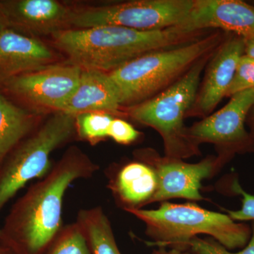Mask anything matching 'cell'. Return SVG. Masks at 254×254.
<instances>
[{
	"label": "cell",
	"instance_id": "obj_15",
	"mask_svg": "<svg viewBox=\"0 0 254 254\" xmlns=\"http://www.w3.org/2000/svg\"><path fill=\"white\" fill-rule=\"evenodd\" d=\"M244 38L239 37L225 42L217 50L209 64L204 83L195 101L200 113H210L226 96L237 64L244 55Z\"/></svg>",
	"mask_w": 254,
	"mask_h": 254
},
{
	"label": "cell",
	"instance_id": "obj_22",
	"mask_svg": "<svg viewBox=\"0 0 254 254\" xmlns=\"http://www.w3.org/2000/svg\"><path fill=\"white\" fill-rule=\"evenodd\" d=\"M252 89H254V60L243 55L237 64L226 96L232 97L240 92Z\"/></svg>",
	"mask_w": 254,
	"mask_h": 254
},
{
	"label": "cell",
	"instance_id": "obj_29",
	"mask_svg": "<svg viewBox=\"0 0 254 254\" xmlns=\"http://www.w3.org/2000/svg\"></svg>",
	"mask_w": 254,
	"mask_h": 254
},
{
	"label": "cell",
	"instance_id": "obj_23",
	"mask_svg": "<svg viewBox=\"0 0 254 254\" xmlns=\"http://www.w3.org/2000/svg\"><path fill=\"white\" fill-rule=\"evenodd\" d=\"M230 189L235 194L242 196V207L240 210H227V215L235 221L254 222V195L244 190L237 180L232 182Z\"/></svg>",
	"mask_w": 254,
	"mask_h": 254
},
{
	"label": "cell",
	"instance_id": "obj_26",
	"mask_svg": "<svg viewBox=\"0 0 254 254\" xmlns=\"http://www.w3.org/2000/svg\"><path fill=\"white\" fill-rule=\"evenodd\" d=\"M151 254H195L192 252H187V251H182L177 250V249H172L170 250H166L165 249L160 247L159 250H155L152 252Z\"/></svg>",
	"mask_w": 254,
	"mask_h": 254
},
{
	"label": "cell",
	"instance_id": "obj_28",
	"mask_svg": "<svg viewBox=\"0 0 254 254\" xmlns=\"http://www.w3.org/2000/svg\"><path fill=\"white\" fill-rule=\"evenodd\" d=\"M7 27H6V24H5L4 19H3L2 16L0 14V32L3 31Z\"/></svg>",
	"mask_w": 254,
	"mask_h": 254
},
{
	"label": "cell",
	"instance_id": "obj_8",
	"mask_svg": "<svg viewBox=\"0 0 254 254\" xmlns=\"http://www.w3.org/2000/svg\"><path fill=\"white\" fill-rule=\"evenodd\" d=\"M136 155L137 160L153 169L158 179V189L150 203L177 198L204 199L200 193L201 181L211 177L222 163L220 159L213 158L198 163H187L181 159L161 158L153 150H141Z\"/></svg>",
	"mask_w": 254,
	"mask_h": 254
},
{
	"label": "cell",
	"instance_id": "obj_14",
	"mask_svg": "<svg viewBox=\"0 0 254 254\" xmlns=\"http://www.w3.org/2000/svg\"><path fill=\"white\" fill-rule=\"evenodd\" d=\"M120 95L109 73L83 69L76 89L60 112L76 117L82 113L101 112L118 115Z\"/></svg>",
	"mask_w": 254,
	"mask_h": 254
},
{
	"label": "cell",
	"instance_id": "obj_3",
	"mask_svg": "<svg viewBox=\"0 0 254 254\" xmlns=\"http://www.w3.org/2000/svg\"><path fill=\"white\" fill-rule=\"evenodd\" d=\"M145 224L151 245L182 250L184 245L200 234L210 235L228 250L243 249L252 237V227L236 222L226 214L210 211L194 203L162 202L155 210L127 209Z\"/></svg>",
	"mask_w": 254,
	"mask_h": 254
},
{
	"label": "cell",
	"instance_id": "obj_1",
	"mask_svg": "<svg viewBox=\"0 0 254 254\" xmlns=\"http://www.w3.org/2000/svg\"><path fill=\"white\" fill-rule=\"evenodd\" d=\"M99 166L76 147L29 187L10 209L0 240L16 254H46L64 226V198L73 182L91 178Z\"/></svg>",
	"mask_w": 254,
	"mask_h": 254
},
{
	"label": "cell",
	"instance_id": "obj_11",
	"mask_svg": "<svg viewBox=\"0 0 254 254\" xmlns=\"http://www.w3.org/2000/svg\"><path fill=\"white\" fill-rule=\"evenodd\" d=\"M177 28L190 34L220 28L244 39L254 38V6L240 0H193L188 16Z\"/></svg>",
	"mask_w": 254,
	"mask_h": 254
},
{
	"label": "cell",
	"instance_id": "obj_16",
	"mask_svg": "<svg viewBox=\"0 0 254 254\" xmlns=\"http://www.w3.org/2000/svg\"><path fill=\"white\" fill-rule=\"evenodd\" d=\"M108 187L124 210L139 209L150 204L158 189V179L150 165L137 160L112 175Z\"/></svg>",
	"mask_w": 254,
	"mask_h": 254
},
{
	"label": "cell",
	"instance_id": "obj_25",
	"mask_svg": "<svg viewBox=\"0 0 254 254\" xmlns=\"http://www.w3.org/2000/svg\"><path fill=\"white\" fill-rule=\"evenodd\" d=\"M245 48H244V55L251 59L254 60V38L244 39Z\"/></svg>",
	"mask_w": 254,
	"mask_h": 254
},
{
	"label": "cell",
	"instance_id": "obj_12",
	"mask_svg": "<svg viewBox=\"0 0 254 254\" xmlns=\"http://www.w3.org/2000/svg\"><path fill=\"white\" fill-rule=\"evenodd\" d=\"M71 11L55 0L0 1V14L6 27L23 35H53L64 31L70 26Z\"/></svg>",
	"mask_w": 254,
	"mask_h": 254
},
{
	"label": "cell",
	"instance_id": "obj_10",
	"mask_svg": "<svg viewBox=\"0 0 254 254\" xmlns=\"http://www.w3.org/2000/svg\"><path fill=\"white\" fill-rule=\"evenodd\" d=\"M253 106L254 89L232 95L221 110L187 128V136L196 147L207 142L230 152L249 150L253 141L246 131L245 124Z\"/></svg>",
	"mask_w": 254,
	"mask_h": 254
},
{
	"label": "cell",
	"instance_id": "obj_19",
	"mask_svg": "<svg viewBox=\"0 0 254 254\" xmlns=\"http://www.w3.org/2000/svg\"><path fill=\"white\" fill-rule=\"evenodd\" d=\"M113 115L101 112L82 113L75 117L76 133L81 139L95 145L108 137Z\"/></svg>",
	"mask_w": 254,
	"mask_h": 254
},
{
	"label": "cell",
	"instance_id": "obj_6",
	"mask_svg": "<svg viewBox=\"0 0 254 254\" xmlns=\"http://www.w3.org/2000/svg\"><path fill=\"white\" fill-rule=\"evenodd\" d=\"M75 134V117L57 111L15 147L0 167V211L28 182L49 173L53 152Z\"/></svg>",
	"mask_w": 254,
	"mask_h": 254
},
{
	"label": "cell",
	"instance_id": "obj_17",
	"mask_svg": "<svg viewBox=\"0 0 254 254\" xmlns=\"http://www.w3.org/2000/svg\"><path fill=\"white\" fill-rule=\"evenodd\" d=\"M35 116L0 94V167L6 157L34 131Z\"/></svg>",
	"mask_w": 254,
	"mask_h": 254
},
{
	"label": "cell",
	"instance_id": "obj_27",
	"mask_svg": "<svg viewBox=\"0 0 254 254\" xmlns=\"http://www.w3.org/2000/svg\"><path fill=\"white\" fill-rule=\"evenodd\" d=\"M0 254H16L14 251L4 243L2 240H0Z\"/></svg>",
	"mask_w": 254,
	"mask_h": 254
},
{
	"label": "cell",
	"instance_id": "obj_20",
	"mask_svg": "<svg viewBox=\"0 0 254 254\" xmlns=\"http://www.w3.org/2000/svg\"><path fill=\"white\" fill-rule=\"evenodd\" d=\"M46 254H93L76 222L64 225Z\"/></svg>",
	"mask_w": 254,
	"mask_h": 254
},
{
	"label": "cell",
	"instance_id": "obj_4",
	"mask_svg": "<svg viewBox=\"0 0 254 254\" xmlns=\"http://www.w3.org/2000/svg\"><path fill=\"white\" fill-rule=\"evenodd\" d=\"M216 35L142 55L109 73L121 105L139 104L171 86L218 43Z\"/></svg>",
	"mask_w": 254,
	"mask_h": 254
},
{
	"label": "cell",
	"instance_id": "obj_2",
	"mask_svg": "<svg viewBox=\"0 0 254 254\" xmlns=\"http://www.w3.org/2000/svg\"><path fill=\"white\" fill-rule=\"evenodd\" d=\"M193 34L177 27L140 31L122 26H102L66 29L53 34L55 43L83 69L112 72L138 57L185 44Z\"/></svg>",
	"mask_w": 254,
	"mask_h": 254
},
{
	"label": "cell",
	"instance_id": "obj_21",
	"mask_svg": "<svg viewBox=\"0 0 254 254\" xmlns=\"http://www.w3.org/2000/svg\"><path fill=\"white\" fill-rule=\"evenodd\" d=\"M252 237L247 246L240 252L232 253L213 238L193 237L184 245L182 251L190 250L195 254H254V222L252 225Z\"/></svg>",
	"mask_w": 254,
	"mask_h": 254
},
{
	"label": "cell",
	"instance_id": "obj_24",
	"mask_svg": "<svg viewBox=\"0 0 254 254\" xmlns=\"http://www.w3.org/2000/svg\"><path fill=\"white\" fill-rule=\"evenodd\" d=\"M139 134V132L131 124L120 118H114L108 131V137L123 145L131 144L136 141Z\"/></svg>",
	"mask_w": 254,
	"mask_h": 254
},
{
	"label": "cell",
	"instance_id": "obj_18",
	"mask_svg": "<svg viewBox=\"0 0 254 254\" xmlns=\"http://www.w3.org/2000/svg\"><path fill=\"white\" fill-rule=\"evenodd\" d=\"M76 222L81 227L93 254H123L115 240L113 227L103 208L81 209Z\"/></svg>",
	"mask_w": 254,
	"mask_h": 254
},
{
	"label": "cell",
	"instance_id": "obj_7",
	"mask_svg": "<svg viewBox=\"0 0 254 254\" xmlns=\"http://www.w3.org/2000/svg\"><path fill=\"white\" fill-rule=\"evenodd\" d=\"M193 0H138L71 11L70 26L88 28L122 26L140 31L178 27L190 14Z\"/></svg>",
	"mask_w": 254,
	"mask_h": 254
},
{
	"label": "cell",
	"instance_id": "obj_5",
	"mask_svg": "<svg viewBox=\"0 0 254 254\" xmlns=\"http://www.w3.org/2000/svg\"><path fill=\"white\" fill-rule=\"evenodd\" d=\"M208 57L209 54L198 60L166 89L133 105L128 111L133 120L160 133L168 158L182 159L198 154V147L187 136L184 119L196 101L200 75Z\"/></svg>",
	"mask_w": 254,
	"mask_h": 254
},
{
	"label": "cell",
	"instance_id": "obj_13",
	"mask_svg": "<svg viewBox=\"0 0 254 254\" xmlns=\"http://www.w3.org/2000/svg\"><path fill=\"white\" fill-rule=\"evenodd\" d=\"M53 53L43 42L6 28L0 32V83L53 61Z\"/></svg>",
	"mask_w": 254,
	"mask_h": 254
},
{
	"label": "cell",
	"instance_id": "obj_9",
	"mask_svg": "<svg viewBox=\"0 0 254 254\" xmlns=\"http://www.w3.org/2000/svg\"><path fill=\"white\" fill-rule=\"evenodd\" d=\"M83 68L73 64L46 65L1 84L11 94L36 106L60 111L77 88Z\"/></svg>",
	"mask_w": 254,
	"mask_h": 254
}]
</instances>
